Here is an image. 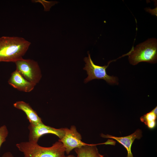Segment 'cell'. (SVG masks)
<instances>
[{
	"mask_svg": "<svg viewBox=\"0 0 157 157\" xmlns=\"http://www.w3.org/2000/svg\"><path fill=\"white\" fill-rule=\"evenodd\" d=\"M31 43L18 37L0 38V62H13L23 58Z\"/></svg>",
	"mask_w": 157,
	"mask_h": 157,
	"instance_id": "cell-1",
	"label": "cell"
},
{
	"mask_svg": "<svg viewBox=\"0 0 157 157\" xmlns=\"http://www.w3.org/2000/svg\"><path fill=\"white\" fill-rule=\"evenodd\" d=\"M16 147L23 154L24 157H64L65 149L60 141L56 142L49 147H44L38 143L29 141L17 144Z\"/></svg>",
	"mask_w": 157,
	"mask_h": 157,
	"instance_id": "cell-2",
	"label": "cell"
},
{
	"mask_svg": "<svg viewBox=\"0 0 157 157\" xmlns=\"http://www.w3.org/2000/svg\"><path fill=\"white\" fill-rule=\"evenodd\" d=\"M130 63L135 65L141 62L155 63L157 60V40L154 38L148 39L133 46L128 55Z\"/></svg>",
	"mask_w": 157,
	"mask_h": 157,
	"instance_id": "cell-3",
	"label": "cell"
},
{
	"mask_svg": "<svg viewBox=\"0 0 157 157\" xmlns=\"http://www.w3.org/2000/svg\"><path fill=\"white\" fill-rule=\"evenodd\" d=\"M88 57H85L84 60L86 63L83 69L86 71L88 77L85 79L84 82L86 83L94 79H103L110 84H118L117 78L115 76L108 75L106 69L109 64L113 61H110L107 65L100 66L95 65L91 59L90 54L88 52Z\"/></svg>",
	"mask_w": 157,
	"mask_h": 157,
	"instance_id": "cell-4",
	"label": "cell"
},
{
	"mask_svg": "<svg viewBox=\"0 0 157 157\" xmlns=\"http://www.w3.org/2000/svg\"><path fill=\"white\" fill-rule=\"evenodd\" d=\"M15 63L16 70L26 79L35 85L39 82L42 75L37 62L32 59L23 58Z\"/></svg>",
	"mask_w": 157,
	"mask_h": 157,
	"instance_id": "cell-5",
	"label": "cell"
},
{
	"mask_svg": "<svg viewBox=\"0 0 157 157\" xmlns=\"http://www.w3.org/2000/svg\"><path fill=\"white\" fill-rule=\"evenodd\" d=\"M29 131L28 141L38 143L39 138L47 134H52L56 135L59 139L64 136V128L56 129L45 125L43 122L37 124H30L28 127Z\"/></svg>",
	"mask_w": 157,
	"mask_h": 157,
	"instance_id": "cell-6",
	"label": "cell"
},
{
	"mask_svg": "<svg viewBox=\"0 0 157 157\" xmlns=\"http://www.w3.org/2000/svg\"><path fill=\"white\" fill-rule=\"evenodd\" d=\"M64 129V136L58 140L63 144L65 149V152L67 154L74 149L88 144L81 141V135L74 126H72L69 129L67 128Z\"/></svg>",
	"mask_w": 157,
	"mask_h": 157,
	"instance_id": "cell-7",
	"label": "cell"
},
{
	"mask_svg": "<svg viewBox=\"0 0 157 157\" xmlns=\"http://www.w3.org/2000/svg\"><path fill=\"white\" fill-rule=\"evenodd\" d=\"M8 82L14 88L25 92H31L36 85L26 79L16 70L11 73Z\"/></svg>",
	"mask_w": 157,
	"mask_h": 157,
	"instance_id": "cell-8",
	"label": "cell"
},
{
	"mask_svg": "<svg viewBox=\"0 0 157 157\" xmlns=\"http://www.w3.org/2000/svg\"><path fill=\"white\" fill-rule=\"evenodd\" d=\"M142 136V131L139 129L137 130L134 133L130 135L123 137H115L110 135H105L102 133L101 135V136L102 138L114 139L122 145L127 150V157H133L131 151L132 144L135 139H139Z\"/></svg>",
	"mask_w": 157,
	"mask_h": 157,
	"instance_id": "cell-9",
	"label": "cell"
},
{
	"mask_svg": "<svg viewBox=\"0 0 157 157\" xmlns=\"http://www.w3.org/2000/svg\"><path fill=\"white\" fill-rule=\"evenodd\" d=\"M13 105L14 107L23 111L25 113L30 124H37L43 122L37 112L28 104L23 101H19L15 102Z\"/></svg>",
	"mask_w": 157,
	"mask_h": 157,
	"instance_id": "cell-10",
	"label": "cell"
},
{
	"mask_svg": "<svg viewBox=\"0 0 157 157\" xmlns=\"http://www.w3.org/2000/svg\"><path fill=\"white\" fill-rule=\"evenodd\" d=\"M97 145L88 144L74 149L77 157H104L99 153Z\"/></svg>",
	"mask_w": 157,
	"mask_h": 157,
	"instance_id": "cell-11",
	"label": "cell"
},
{
	"mask_svg": "<svg viewBox=\"0 0 157 157\" xmlns=\"http://www.w3.org/2000/svg\"><path fill=\"white\" fill-rule=\"evenodd\" d=\"M157 116V115L152 110L142 116L140 118V120L147 126L149 129H152L156 126Z\"/></svg>",
	"mask_w": 157,
	"mask_h": 157,
	"instance_id": "cell-12",
	"label": "cell"
},
{
	"mask_svg": "<svg viewBox=\"0 0 157 157\" xmlns=\"http://www.w3.org/2000/svg\"><path fill=\"white\" fill-rule=\"evenodd\" d=\"M8 133L6 125H3L0 127V148L2 144L6 141Z\"/></svg>",
	"mask_w": 157,
	"mask_h": 157,
	"instance_id": "cell-13",
	"label": "cell"
},
{
	"mask_svg": "<svg viewBox=\"0 0 157 157\" xmlns=\"http://www.w3.org/2000/svg\"><path fill=\"white\" fill-rule=\"evenodd\" d=\"M1 157H14L13 154L10 151H7L4 153Z\"/></svg>",
	"mask_w": 157,
	"mask_h": 157,
	"instance_id": "cell-14",
	"label": "cell"
},
{
	"mask_svg": "<svg viewBox=\"0 0 157 157\" xmlns=\"http://www.w3.org/2000/svg\"><path fill=\"white\" fill-rule=\"evenodd\" d=\"M64 157H76L72 155H69Z\"/></svg>",
	"mask_w": 157,
	"mask_h": 157,
	"instance_id": "cell-15",
	"label": "cell"
}]
</instances>
